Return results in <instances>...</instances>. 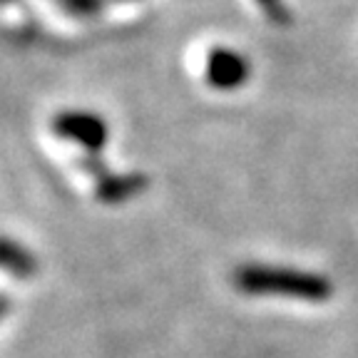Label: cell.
I'll return each instance as SVG.
<instances>
[{
	"label": "cell",
	"instance_id": "6da1fadb",
	"mask_svg": "<svg viewBox=\"0 0 358 358\" xmlns=\"http://www.w3.org/2000/svg\"><path fill=\"white\" fill-rule=\"evenodd\" d=\"M234 284L252 296H291L299 301H326L331 296V281L313 271L271 264H246L234 271Z\"/></svg>",
	"mask_w": 358,
	"mask_h": 358
},
{
	"label": "cell",
	"instance_id": "7a4b0ae2",
	"mask_svg": "<svg viewBox=\"0 0 358 358\" xmlns=\"http://www.w3.org/2000/svg\"><path fill=\"white\" fill-rule=\"evenodd\" d=\"M52 129H55V134L62 137V140L80 145L87 155H100L107 145V137H110V129H107L105 120L87 110L60 112L52 120Z\"/></svg>",
	"mask_w": 358,
	"mask_h": 358
},
{
	"label": "cell",
	"instance_id": "3957f363",
	"mask_svg": "<svg viewBox=\"0 0 358 358\" xmlns=\"http://www.w3.org/2000/svg\"><path fill=\"white\" fill-rule=\"evenodd\" d=\"M249 73H252L249 60L229 48H214L207 57V70H204L209 87L222 90V92L241 87L249 80Z\"/></svg>",
	"mask_w": 358,
	"mask_h": 358
},
{
	"label": "cell",
	"instance_id": "277c9868",
	"mask_svg": "<svg viewBox=\"0 0 358 358\" xmlns=\"http://www.w3.org/2000/svg\"><path fill=\"white\" fill-rule=\"evenodd\" d=\"M95 182H97V196L102 201H110V204L129 199V196H134L137 192H142L147 187V179L142 174H122V177H117V174L105 172Z\"/></svg>",
	"mask_w": 358,
	"mask_h": 358
},
{
	"label": "cell",
	"instance_id": "5b68a950",
	"mask_svg": "<svg viewBox=\"0 0 358 358\" xmlns=\"http://www.w3.org/2000/svg\"><path fill=\"white\" fill-rule=\"evenodd\" d=\"M3 266L8 268V271H13L15 276H20V279H25V276H30L35 271V259L30 252H25L20 244H15V241L8 236L6 241H3Z\"/></svg>",
	"mask_w": 358,
	"mask_h": 358
},
{
	"label": "cell",
	"instance_id": "8992f818",
	"mask_svg": "<svg viewBox=\"0 0 358 358\" xmlns=\"http://www.w3.org/2000/svg\"><path fill=\"white\" fill-rule=\"evenodd\" d=\"M57 6L65 8L73 15H95L102 10V0H55Z\"/></svg>",
	"mask_w": 358,
	"mask_h": 358
},
{
	"label": "cell",
	"instance_id": "52a82bcc",
	"mask_svg": "<svg viewBox=\"0 0 358 358\" xmlns=\"http://www.w3.org/2000/svg\"><path fill=\"white\" fill-rule=\"evenodd\" d=\"M259 6H262V10L266 13V17L271 22H276V25H284V22H289V10L284 8V3L281 0H257Z\"/></svg>",
	"mask_w": 358,
	"mask_h": 358
}]
</instances>
